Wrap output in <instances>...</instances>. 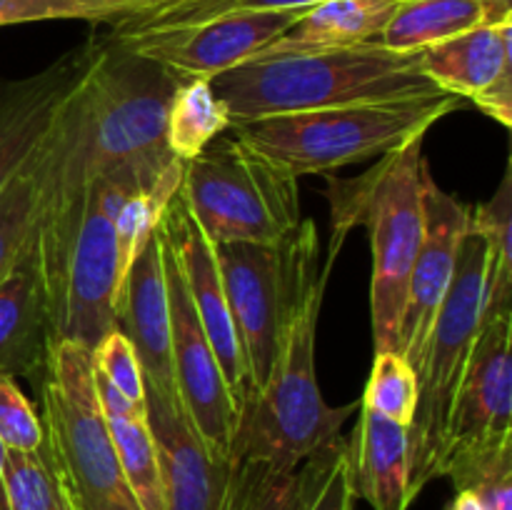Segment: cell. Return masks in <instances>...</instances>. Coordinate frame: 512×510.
Segmentation results:
<instances>
[{
    "label": "cell",
    "mask_w": 512,
    "mask_h": 510,
    "mask_svg": "<svg viewBox=\"0 0 512 510\" xmlns=\"http://www.w3.org/2000/svg\"><path fill=\"white\" fill-rule=\"evenodd\" d=\"M343 443L295 468L265 460H235L223 510H308Z\"/></svg>",
    "instance_id": "603a6c76"
},
{
    "label": "cell",
    "mask_w": 512,
    "mask_h": 510,
    "mask_svg": "<svg viewBox=\"0 0 512 510\" xmlns=\"http://www.w3.org/2000/svg\"><path fill=\"white\" fill-rule=\"evenodd\" d=\"M512 313L485 320L445 430L438 478L455 490L512 478Z\"/></svg>",
    "instance_id": "8fae6325"
},
{
    "label": "cell",
    "mask_w": 512,
    "mask_h": 510,
    "mask_svg": "<svg viewBox=\"0 0 512 510\" xmlns=\"http://www.w3.org/2000/svg\"><path fill=\"white\" fill-rule=\"evenodd\" d=\"M35 238V235H33ZM55 333L35 243L0 280V375L38 385L48 370Z\"/></svg>",
    "instance_id": "d6986e66"
},
{
    "label": "cell",
    "mask_w": 512,
    "mask_h": 510,
    "mask_svg": "<svg viewBox=\"0 0 512 510\" xmlns=\"http://www.w3.org/2000/svg\"><path fill=\"white\" fill-rule=\"evenodd\" d=\"M323 0H160L110 28V38L130 40L175 33L230 13L258 10H308Z\"/></svg>",
    "instance_id": "4316f807"
},
{
    "label": "cell",
    "mask_w": 512,
    "mask_h": 510,
    "mask_svg": "<svg viewBox=\"0 0 512 510\" xmlns=\"http://www.w3.org/2000/svg\"><path fill=\"white\" fill-rule=\"evenodd\" d=\"M98 43L100 38H88L25 78H0V190L28 163L80 88L98 55Z\"/></svg>",
    "instance_id": "2e32d148"
},
{
    "label": "cell",
    "mask_w": 512,
    "mask_h": 510,
    "mask_svg": "<svg viewBox=\"0 0 512 510\" xmlns=\"http://www.w3.org/2000/svg\"><path fill=\"white\" fill-rule=\"evenodd\" d=\"M0 510H8V498H5V445L0 440Z\"/></svg>",
    "instance_id": "74e56055"
},
{
    "label": "cell",
    "mask_w": 512,
    "mask_h": 510,
    "mask_svg": "<svg viewBox=\"0 0 512 510\" xmlns=\"http://www.w3.org/2000/svg\"><path fill=\"white\" fill-rule=\"evenodd\" d=\"M470 230L485 240L483 323L512 313V170L505 168L503 180L490 200L470 208Z\"/></svg>",
    "instance_id": "484cf974"
},
{
    "label": "cell",
    "mask_w": 512,
    "mask_h": 510,
    "mask_svg": "<svg viewBox=\"0 0 512 510\" xmlns=\"http://www.w3.org/2000/svg\"><path fill=\"white\" fill-rule=\"evenodd\" d=\"M423 140L415 138L378 163L360 178H328L333 210V253L343 245L353 225H365L373 250L370 280V320L378 350H398L408 280L425 235V175L428 160Z\"/></svg>",
    "instance_id": "3957f363"
},
{
    "label": "cell",
    "mask_w": 512,
    "mask_h": 510,
    "mask_svg": "<svg viewBox=\"0 0 512 510\" xmlns=\"http://www.w3.org/2000/svg\"><path fill=\"white\" fill-rule=\"evenodd\" d=\"M180 195L213 245L278 243L303 220L298 180L235 135H218L183 165Z\"/></svg>",
    "instance_id": "9c48e42d"
},
{
    "label": "cell",
    "mask_w": 512,
    "mask_h": 510,
    "mask_svg": "<svg viewBox=\"0 0 512 510\" xmlns=\"http://www.w3.org/2000/svg\"><path fill=\"white\" fill-rule=\"evenodd\" d=\"M93 365V363H90ZM95 395L108 423L125 483L140 510H163V483H160L158 445L150 430L145 405H135L93 370Z\"/></svg>",
    "instance_id": "cb8c5ba5"
},
{
    "label": "cell",
    "mask_w": 512,
    "mask_h": 510,
    "mask_svg": "<svg viewBox=\"0 0 512 510\" xmlns=\"http://www.w3.org/2000/svg\"><path fill=\"white\" fill-rule=\"evenodd\" d=\"M485 23L483 0H400L378 43L395 53H420Z\"/></svg>",
    "instance_id": "d4e9b609"
},
{
    "label": "cell",
    "mask_w": 512,
    "mask_h": 510,
    "mask_svg": "<svg viewBox=\"0 0 512 510\" xmlns=\"http://www.w3.org/2000/svg\"><path fill=\"white\" fill-rule=\"evenodd\" d=\"M463 105L465 100L448 93L415 95L250 120L233 125V133L298 180L393 153L410 140L425 138L435 123Z\"/></svg>",
    "instance_id": "5b68a950"
},
{
    "label": "cell",
    "mask_w": 512,
    "mask_h": 510,
    "mask_svg": "<svg viewBox=\"0 0 512 510\" xmlns=\"http://www.w3.org/2000/svg\"><path fill=\"white\" fill-rule=\"evenodd\" d=\"M355 498L353 485L348 478V465H345V445L343 453L338 455V460L333 463L330 473L325 475L323 485H320L318 495L310 503L308 510H355Z\"/></svg>",
    "instance_id": "e575fe53"
},
{
    "label": "cell",
    "mask_w": 512,
    "mask_h": 510,
    "mask_svg": "<svg viewBox=\"0 0 512 510\" xmlns=\"http://www.w3.org/2000/svg\"><path fill=\"white\" fill-rule=\"evenodd\" d=\"M5 498L8 510L68 508L45 440L35 450L5 448Z\"/></svg>",
    "instance_id": "f546056e"
},
{
    "label": "cell",
    "mask_w": 512,
    "mask_h": 510,
    "mask_svg": "<svg viewBox=\"0 0 512 510\" xmlns=\"http://www.w3.org/2000/svg\"><path fill=\"white\" fill-rule=\"evenodd\" d=\"M420 70L443 93L473 100L512 73V18L478 25L420 50Z\"/></svg>",
    "instance_id": "44dd1931"
},
{
    "label": "cell",
    "mask_w": 512,
    "mask_h": 510,
    "mask_svg": "<svg viewBox=\"0 0 512 510\" xmlns=\"http://www.w3.org/2000/svg\"><path fill=\"white\" fill-rule=\"evenodd\" d=\"M113 223L115 215L100 203L95 180L40 210L33 243L55 343L73 340L93 348L115 328L120 280Z\"/></svg>",
    "instance_id": "8992f818"
},
{
    "label": "cell",
    "mask_w": 512,
    "mask_h": 510,
    "mask_svg": "<svg viewBox=\"0 0 512 510\" xmlns=\"http://www.w3.org/2000/svg\"><path fill=\"white\" fill-rule=\"evenodd\" d=\"M163 265L170 303V358L180 408L188 415L205 448L218 458L230 460V445L238 425V400L230 393L223 368L215 358L213 345L200 325L193 300L165 243Z\"/></svg>",
    "instance_id": "7c38bea8"
},
{
    "label": "cell",
    "mask_w": 512,
    "mask_h": 510,
    "mask_svg": "<svg viewBox=\"0 0 512 510\" xmlns=\"http://www.w3.org/2000/svg\"><path fill=\"white\" fill-rule=\"evenodd\" d=\"M468 228L470 205L460 203L455 195L440 188L428 170L425 175V235L408 280V298H405L398 340V353L405 355L415 373L423 363L435 318L453 283L460 245Z\"/></svg>",
    "instance_id": "9a60e30c"
},
{
    "label": "cell",
    "mask_w": 512,
    "mask_h": 510,
    "mask_svg": "<svg viewBox=\"0 0 512 510\" xmlns=\"http://www.w3.org/2000/svg\"><path fill=\"white\" fill-rule=\"evenodd\" d=\"M180 83L155 60L100 38L88 75L40 143V210L113 173L153 188L178 160L165 145V118Z\"/></svg>",
    "instance_id": "6da1fadb"
},
{
    "label": "cell",
    "mask_w": 512,
    "mask_h": 510,
    "mask_svg": "<svg viewBox=\"0 0 512 510\" xmlns=\"http://www.w3.org/2000/svg\"><path fill=\"white\" fill-rule=\"evenodd\" d=\"M215 258L243 345L248 390H258L278 358L290 323L335 255L320 268L318 228L313 220H300L278 243H220Z\"/></svg>",
    "instance_id": "52a82bcc"
},
{
    "label": "cell",
    "mask_w": 512,
    "mask_h": 510,
    "mask_svg": "<svg viewBox=\"0 0 512 510\" xmlns=\"http://www.w3.org/2000/svg\"><path fill=\"white\" fill-rule=\"evenodd\" d=\"M0 440L10 450H35L45 440L43 420L10 375H0Z\"/></svg>",
    "instance_id": "836d02e7"
},
{
    "label": "cell",
    "mask_w": 512,
    "mask_h": 510,
    "mask_svg": "<svg viewBox=\"0 0 512 510\" xmlns=\"http://www.w3.org/2000/svg\"><path fill=\"white\" fill-rule=\"evenodd\" d=\"M485 265V240L468 228L453 283L440 305L418 370V408L408 428L413 498H418L430 480L438 478L450 413L483 328Z\"/></svg>",
    "instance_id": "30bf717a"
},
{
    "label": "cell",
    "mask_w": 512,
    "mask_h": 510,
    "mask_svg": "<svg viewBox=\"0 0 512 510\" xmlns=\"http://www.w3.org/2000/svg\"><path fill=\"white\" fill-rule=\"evenodd\" d=\"M40 178H43V163H40L38 145L28 163L0 190V280L13 270L20 255L33 243L40 205H43Z\"/></svg>",
    "instance_id": "f1b7e54d"
},
{
    "label": "cell",
    "mask_w": 512,
    "mask_h": 510,
    "mask_svg": "<svg viewBox=\"0 0 512 510\" xmlns=\"http://www.w3.org/2000/svg\"><path fill=\"white\" fill-rule=\"evenodd\" d=\"M90 363L98 375H103L113 388H118L130 403L145 405V380L140 360L130 340L118 328L108 330L90 348Z\"/></svg>",
    "instance_id": "d6a6232c"
},
{
    "label": "cell",
    "mask_w": 512,
    "mask_h": 510,
    "mask_svg": "<svg viewBox=\"0 0 512 510\" xmlns=\"http://www.w3.org/2000/svg\"><path fill=\"white\" fill-rule=\"evenodd\" d=\"M360 408L410 428L418 408V373L398 350H378L365 383Z\"/></svg>",
    "instance_id": "4dcf8cb0"
},
{
    "label": "cell",
    "mask_w": 512,
    "mask_h": 510,
    "mask_svg": "<svg viewBox=\"0 0 512 510\" xmlns=\"http://www.w3.org/2000/svg\"><path fill=\"white\" fill-rule=\"evenodd\" d=\"M400 0H323L305 10L253 60L353 48L380 38ZM250 63V60H248Z\"/></svg>",
    "instance_id": "7402d4cb"
},
{
    "label": "cell",
    "mask_w": 512,
    "mask_h": 510,
    "mask_svg": "<svg viewBox=\"0 0 512 510\" xmlns=\"http://www.w3.org/2000/svg\"><path fill=\"white\" fill-rule=\"evenodd\" d=\"M328 273L330 265L290 323L265 383L245 393L230 445L233 463L265 460L295 468L343 443V425L358 413L360 403L328 405L315 375V340Z\"/></svg>",
    "instance_id": "277c9868"
},
{
    "label": "cell",
    "mask_w": 512,
    "mask_h": 510,
    "mask_svg": "<svg viewBox=\"0 0 512 510\" xmlns=\"http://www.w3.org/2000/svg\"><path fill=\"white\" fill-rule=\"evenodd\" d=\"M65 510H70V505H68V508H65Z\"/></svg>",
    "instance_id": "ab89813d"
},
{
    "label": "cell",
    "mask_w": 512,
    "mask_h": 510,
    "mask_svg": "<svg viewBox=\"0 0 512 510\" xmlns=\"http://www.w3.org/2000/svg\"><path fill=\"white\" fill-rule=\"evenodd\" d=\"M233 125L340 105L443 93L420 70V53L378 40L323 53L250 60L210 80Z\"/></svg>",
    "instance_id": "7a4b0ae2"
},
{
    "label": "cell",
    "mask_w": 512,
    "mask_h": 510,
    "mask_svg": "<svg viewBox=\"0 0 512 510\" xmlns=\"http://www.w3.org/2000/svg\"><path fill=\"white\" fill-rule=\"evenodd\" d=\"M145 413L158 445L163 510H223L233 460L205 448L178 400L145 390Z\"/></svg>",
    "instance_id": "e0dca14e"
},
{
    "label": "cell",
    "mask_w": 512,
    "mask_h": 510,
    "mask_svg": "<svg viewBox=\"0 0 512 510\" xmlns=\"http://www.w3.org/2000/svg\"><path fill=\"white\" fill-rule=\"evenodd\" d=\"M158 230L163 235V243L168 245L170 255H173L175 265H178L185 290L193 300L200 325H203L205 335L213 345L215 358L223 368L230 393L238 400L240 410V403L248 393V365H245L243 345H240L228 295H225L223 275H220L218 258H215V245L198 228L180 190L165 208Z\"/></svg>",
    "instance_id": "5bb4252c"
},
{
    "label": "cell",
    "mask_w": 512,
    "mask_h": 510,
    "mask_svg": "<svg viewBox=\"0 0 512 510\" xmlns=\"http://www.w3.org/2000/svg\"><path fill=\"white\" fill-rule=\"evenodd\" d=\"M230 130V115L205 78L183 80L175 90L165 118V145L183 163Z\"/></svg>",
    "instance_id": "83f0119b"
},
{
    "label": "cell",
    "mask_w": 512,
    "mask_h": 510,
    "mask_svg": "<svg viewBox=\"0 0 512 510\" xmlns=\"http://www.w3.org/2000/svg\"><path fill=\"white\" fill-rule=\"evenodd\" d=\"M145 3H148V5H153V3H160V0H145Z\"/></svg>",
    "instance_id": "f35d334b"
},
{
    "label": "cell",
    "mask_w": 512,
    "mask_h": 510,
    "mask_svg": "<svg viewBox=\"0 0 512 510\" xmlns=\"http://www.w3.org/2000/svg\"><path fill=\"white\" fill-rule=\"evenodd\" d=\"M38 388L45 445L70 510H140L98 405L90 348L58 340Z\"/></svg>",
    "instance_id": "ba28073f"
},
{
    "label": "cell",
    "mask_w": 512,
    "mask_h": 510,
    "mask_svg": "<svg viewBox=\"0 0 512 510\" xmlns=\"http://www.w3.org/2000/svg\"><path fill=\"white\" fill-rule=\"evenodd\" d=\"M470 103H473L478 110H483L485 115H490L493 120H498L503 128H510L512 125V73L495 80L490 88H485L483 93L475 95Z\"/></svg>",
    "instance_id": "d590c367"
},
{
    "label": "cell",
    "mask_w": 512,
    "mask_h": 510,
    "mask_svg": "<svg viewBox=\"0 0 512 510\" xmlns=\"http://www.w3.org/2000/svg\"><path fill=\"white\" fill-rule=\"evenodd\" d=\"M143 8H148L145 0H0V28L43 20H85L113 28Z\"/></svg>",
    "instance_id": "1f68e13d"
},
{
    "label": "cell",
    "mask_w": 512,
    "mask_h": 510,
    "mask_svg": "<svg viewBox=\"0 0 512 510\" xmlns=\"http://www.w3.org/2000/svg\"><path fill=\"white\" fill-rule=\"evenodd\" d=\"M305 10H258L230 13L175 33L118 40L125 48L155 60L180 80L205 78L253 60L265 45L285 33ZM115 40V38H113Z\"/></svg>",
    "instance_id": "4fadbf2b"
},
{
    "label": "cell",
    "mask_w": 512,
    "mask_h": 510,
    "mask_svg": "<svg viewBox=\"0 0 512 510\" xmlns=\"http://www.w3.org/2000/svg\"><path fill=\"white\" fill-rule=\"evenodd\" d=\"M448 510H485V508L480 505V500L475 498L473 493H468V490H460V493L455 495L453 503H450Z\"/></svg>",
    "instance_id": "8d00e7d4"
},
{
    "label": "cell",
    "mask_w": 512,
    "mask_h": 510,
    "mask_svg": "<svg viewBox=\"0 0 512 510\" xmlns=\"http://www.w3.org/2000/svg\"><path fill=\"white\" fill-rule=\"evenodd\" d=\"M353 438L345 440V465L353 493L373 510H408L410 495V445L408 428L358 408Z\"/></svg>",
    "instance_id": "ffe728a7"
},
{
    "label": "cell",
    "mask_w": 512,
    "mask_h": 510,
    "mask_svg": "<svg viewBox=\"0 0 512 510\" xmlns=\"http://www.w3.org/2000/svg\"><path fill=\"white\" fill-rule=\"evenodd\" d=\"M115 328L130 340L138 355L145 390L178 400L170 358V303L160 233L153 235L120 283Z\"/></svg>",
    "instance_id": "ac0fdd59"
}]
</instances>
